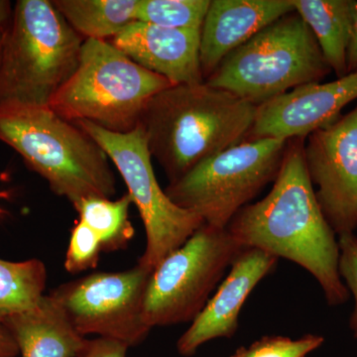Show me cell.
Wrapping results in <instances>:
<instances>
[{
	"mask_svg": "<svg viewBox=\"0 0 357 357\" xmlns=\"http://www.w3.org/2000/svg\"><path fill=\"white\" fill-rule=\"evenodd\" d=\"M305 139H289L272 185L261 201L249 204L227 227L244 248H256L306 269L321 286L330 306L344 305L349 292L338 271L340 248L319 208L307 175Z\"/></svg>",
	"mask_w": 357,
	"mask_h": 357,
	"instance_id": "cell-1",
	"label": "cell"
},
{
	"mask_svg": "<svg viewBox=\"0 0 357 357\" xmlns=\"http://www.w3.org/2000/svg\"><path fill=\"white\" fill-rule=\"evenodd\" d=\"M257 107L204 82L175 84L148 102L139 126L169 184L246 140Z\"/></svg>",
	"mask_w": 357,
	"mask_h": 357,
	"instance_id": "cell-2",
	"label": "cell"
},
{
	"mask_svg": "<svg viewBox=\"0 0 357 357\" xmlns=\"http://www.w3.org/2000/svg\"><path fill=\"white\" fill-rule=\"evenodd\" d=\"M0 141L20 153L54 194L73 206L84 199H112L116 192L102 148L49 107L0 105Z\"/></svg>",
	"mask_w": 357,
	"mask_h": 357,
	"instance_id": "cell-3",
	"label": "cell"
},
{
	"mask_svg": "<svg viewBox=\"0 0 357 357\" xmlns=\"http://www.w3.org/2000/svg\"><path fill=\"white\" fill-rule=\"evenodd\" d=\"M83 37L49 0H20L0 50V105L49 107L79 65Z\"/></svg>",
	"mask_w": 357,
	"mask_h": 357,
	"instance_id": "cell-4",
	"label": "cell"
},
{
	"mask_svg": "<svg viewBox=\"0 0 357 357\" xmlns=\"http://www.w3.org/2000/svg\"><path fill=\"white\" fill-rule=\"evenodd\" d=\"M331 73L312 30L293 11L232 51L206 83L259 107Z\"/></svg>",
	"mask_w": 357,
	"mask_h": 357,
	"instance_id": "cell-5",
	"label": "cell"
},
{
	"mask_svg": "<svg viewBox=\"0 0 357 357\" xmlns=\"http://www.w3.org/2000/svg\"><path fill=\"white\" fill-rule=\"evenodd\" d=\"M171 86L109 41L88 39L76 70L49 107L70 122L89 121L112 132L128 133L137 128L150 100Z\"/></svg>",
	"mask_w": 357,
	"mask_h": 357,
	"instance_id": "cell-6",
	"label": "cell"
},
{
	"mask_svg": "<svg viewBox=\"0 0 357 357\" xmlns=\"http://www.w3.org/2000/svg\"><path fill=\"white\" fill-rule=\"evenodd\" d=\"M287 143L275 138L243 141L169 184L167 196L206 225L227 229L239 211L276 180Z\"/></svg>",
	"mask_w": 357,
	"mask_h": 357,
	"instance_id": "cell-7",
	"label": "cell"
},
{
	"mask_svg": "<svg viewBox=\"0 0 357 357\" xmlns=\"http://www.w3.org/2000/svg\"><path fill=\"white\" fill-rule=\"evenodd\" d=\"M243 249L227 229L204 223L151 272L145 323L151 328L192 323Z\"/></svg>",
	"mask_w": 357,
	"mask_h": 357,
	"instance_id": "cell-8",
	"label": "cell"
},
{
	"mask_svg": "<svg viewBox=\"0 0 357 357\" xmlns=\"http://www.w3.org/2000/svg\"><path fill=\"white\" fill-rule=\"evenodd\" d=\"M74 123L102 148L123 178L146 231V248L138 264L153 271L204 225L203 218L178 208L160 187L139 124L130 132L116 133L89 121Z\"/></svg>",
	"mask_w": 357,
	"mask_h": 357,
	"instance_id": "cell-9",
	"label": "cell"
},
{
	"mask_svg": "<svg viewBox=\"0 0 357 357\" xmlns=\"http://www.w3.org/2000/svg\"><path fill=\"white\" fill-rule=\"evenodd\" d=\"M150 270L140 264L122 272H98L61 284L49 295L79 335L140 344L151 332L145 323L144 297Z\"/></svg>",
	"mask_w": 357,
	"mask_h": 357,
	"instance_id": "cell-10",
	"label": "cell"
},
{
	"mask_svg": "<svg viewBox=\"0 0 357 357\" xmlns=\"http://www.w3.org/2000/svg\"><path fill=\"white\" fill-rule=\"evenodd\" d=\"M305 163L326 222L338 236L357 229V105L307 136Z\"/></svg>",
	"mask_w": 357,
	"mask_h": 357,
	"instance_id": "cell-11",
	"label": "cell"
},
{
	"mask_svg": "<svg viewBox=\"0 0 357 357\" xmlns=\"http://www.w3.org/2000/svg\"><path fill=\"white\" fill-rule=\"evenodd\" d=\"M357 100V72L330 83L305 84L257 107L255 123L245 141L303 138L340 117Z\"/></svg>",
	"mask_w": 357,
	"mask_h": 357,
	"instance_id": "cell-12",
	"label": "cell"
},
{
	"mask_svg": "<svg viewBox=\"0 0 357 357\" xmlns=\"http://www.w3.org/2000/svg\"><path fill=\"white\" fill-rule=\"evenodd\" d=\"M278 260L260 249L244 248L232 263L229 273L217 292L178 338V354L191 357L211 340L234 337L244 303L256 286L273 271Z\"/></svg>",
	"mask_w": 357,
	"mask_h": 357,
	"instance_id": "cell-13",
	"label": "cell"
},
{
	"mask_svg": "<svg viewBox=\"0 0 357 357\" xmlns=\"http://www.w3.org/2000/svg\"><path fill=\"white\" fill-rule=\"evenodd\" d=\"M201 31L134 21L112 38L136 64L175 84L204 83L199 63Z\"/></svg>",
	"mask_w": 357,
	"mask_h": 357,
	"instance_id": "cell-14",
	"label": "cell"
},
{
	"mask_svg": "<svg viewBox=\"0 0 357 357\" xmlns=\"http://www.w3.org/2000/svg\"><path fill=\"white\" fill-rule=\"evenodd\" d=\"M293 11L291 0H211L199 41L204 82L232 51Z\"/></svg>",
	"mask_w": 357,
	"mask_h": 357,
	"instance_id": "cell-15",
	"label": "cell"
},
{
	"mask_svg": "<svg viewBox=\"0 0 357 357\" xmlns=\"http://www.w3.org/2000/svg\"><path fill=\"white\" fill-rule=\"evenodd\" d=\"M2 324L15 340L21 357H79L88 342L50 295Z\"/></svg>",
	"mask_w": 357,
	"mask_h": 357,
	"instance_id": "cell-16",
	"label": "cell"
},
{
	"mask_svg": "<svg viewBox=\"0 0 357 357\" xmlns=\"http://www.w3.org/2000/svg\"><path fill=\"white\" fill-rule=\"evenodd\" d=\"M296 13L312 30L335 76L347 75L354 0H291Z\"/></svg>",
	"mask_w": 357,
	"mask_h": 357,
	"instance_id": "cell-17",
	"label": "cell"
},
{
	"mask_svg": "<svg viewBox=\"0 0 357 357\" xmlns=\"http://www.w3.org/2000/svg\"><path fill=\"white\" fill-rule=\"evenodd\" d=\"M54 6L84 40L114 38L136 21L138 0H55Z\"/></svg>",
	"mask_w": 357,
	"mask_h": 357,
	"instance_id": "cell-18",
	"label": "cell"
},
{
	"mask_svg": "<svg viewBox=\"0 0 357 357\" xmlns=\"http://www.w3.org/2000/svg\"><path fill=\"white\" fill-rule=\"evenodd\" d=\"M47 278L46 266L36 258L0 259V323L36 306L45 295Z\"/></svg>",
	"mask_w": 357,
	"mask_h": 357,
	"instance_id": "cell-19",
	"label": "cell"
},
{
	"mask_svg": "<svg viewBox=\"0 0 357 357\" xmlns=\"http://www.w3.org/2000/svg\"><path fill=\"white\" fill-rule=\"evenodd\" d=\"M132 199L128 194L112 199L89 198L75 204L79 220L93 230L102 244V251L114 252L128 248L134 229L129 220Z\"/></svg>",
	"mask_w": 357,
	"mask_h": 357,
	"instance_id": "cell-20",
	"label": "cell"
},
{
	"mask_svg": "<svg viewBox=\"0 0 357 357\" xmlns=\"http://www.w3.org/2000/svg\"><path fill=\"white\" fill-rule=\"evenodd\" d=\"M211 0H138L136 21L201 31Z\"/></svg>",
	"mask_w": 357,
	"mask_h": 357,
	"instance_id": "cell-21",
	"label": "cell"
},
{
	"mask_svg": "<svg viewBox=\"0 0 357 357\" xmlns=\"http://www.w3.org/2000/svg\"><path fill=\"white\" fill-rule=\"evenodd\" d=\"M325 342L318 335H306L293 340L281 335H269L256 340L248 347L237 349L230 357H306Z\"/></svg>",
	"mask_w": 357,
	"mask_h": 357,
	"instance_id": "cell-22",
	"label": "cell"
},
{
	"mask_svg": "<svg viewBox=\"0 0 357 357\" xmlns=\"http://www.w3.org/2000/svg\"><path fill=\"white\" fill-rule=\"evenodd\" d=\"M100 252L102 248L100 239L86 223L79 220L70 232L65 269L73 274L93 269L98 265Z\"/></svg>",
	"mask_w": 357,
	"mask_h": 357,
	"instance_id": "cell-23",
	"label": "cell"
},
{
	"mask_svg": "<svg viewBox=\"0 0 357 357\" xmlns=\"http://www.w3.org/2000/svg\"><path fill=\"white\" fill-rule=\"evenodd\" d=\"M340 261L338 271L349 294L354 299L349 326L354 338L357 340V236L354 234H344L338 236Z\"/></svg>",
	"mask_w": 357,
	"mask_h": 357,
	"instance_id": "cell-24",
	"label": "cell"
},
{
	"mask_svg": "<svg viewBox=\"0 0 357 357\" xmlns=\"http://www.w3.org/2000/svg\"><path fill=\"white\" fill-rule=\"evenodd\" d=\"M128 345L109 338L88 340L79 357H128Z\"/></svg>",
	"mask_w": 357,
	"mask_h": 357,
	"instance_id": "cell-25",
	"label": "cell"
},
{
	"mask_svg": "<svg viewBox=\"0 0 357 357\" xmlns=\"http://www.w3.org/2000/svg\"><path fill=\"white\" fill-rule=\"evenodd\" d=\"M347 74L357 72V0L352 6V23L351 39L347 51Z\"/></svg>",
	"mask_w": 357,
	"mask_h": 357,
	"instance_id": "cell-26",
	"label": "cell"
},
{
	"mask_svg": "<svg viewBox=\"0 0 357 357\" xmlns=\"http://www.w3.org/2000/svg\"><path fill=\"white\" fill-rule=\"evenodd\" d=\"M20 354L17 344L4 324L0 323V357H16Z\"/></svg>",
	"mask_w": 357,
	"mask_h": 357,
	"instance_id": "cell-27",
	"label": "cell"
},
{
	"mask_svg": "<svg viewBox=\"0 0 357 357\" xmlns=\"http://www.w3.org/2000/svg\"><path fill=\"white\" fill-rule=\"evenodd\" d=\"M13 15L10 2L0 0V28H6Z\"/></svg>",
	"mask_w": 357,
	"mask_h": 357,
	"instance_id": "cell-28",
	"label": "cell"
},
{
	"mask_svg": "<svg viewBox=\"0 0 357 357\" xmlns=\"http://www.w3.org/2000/svg\"><path fill=\"white\" fill-rule=\"evenodd\" d=\"M4 28H0V50H1L2 40H3Z\"/></svg>",
	"mask_w": 357,
	"mask_h": 357,
	"instance_id": "cell-29",
	"label": "cell"
}]
</instances>
